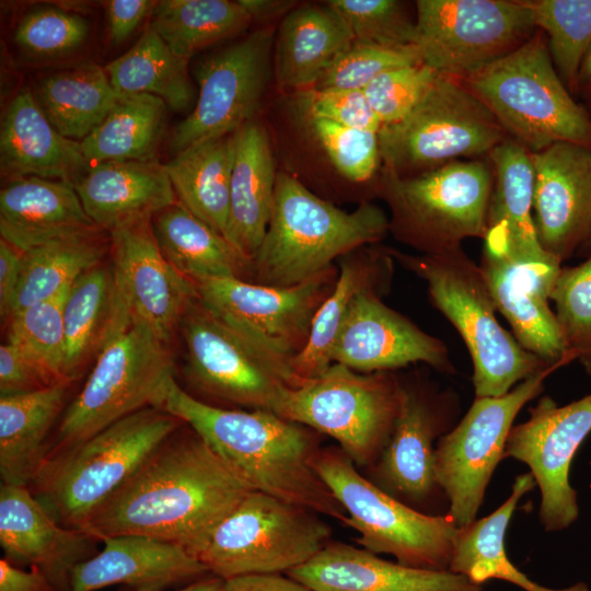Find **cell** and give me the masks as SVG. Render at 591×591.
I'll list each match as a JSON object with an SVG mask.
<instances>
[{
    "mask_svg": "<svg viewBox=\"0 0 591 591\" xmlns=\"http://www.w3.org/2000/svg\"><path fill=\"white\" fill-rule=\"evenodd\" d=\"M461 81L507 136L531 153L557 142L591 149V113L575 101L537 30L521 46Z\"/></svg>",
    "mask_w": 591,
    "mask_h": 591,
    "instance_id": "obj_6",
    "label": "cell"
},
{
    "mask_svg": "<svg viewBox=\"0 0 591 591\" xmlns=\"http://www.w3.org/2000/svg\"><path fill=\"white\" fill-rule=\"evenodd\" d=\"M382 169L407 176L457 160L487 158L507 134L460 80L438 74L402 120L381 126Z\"/></svg>",
    "mask_w": 591,
    "mask_h": 591,
    "instance_id": "obj_9",
    "label": "cell"
},
{
    "mask_svg": "<svg viewBox=\"0 0 591 591\" xmlns=\"http://www.w3.org/2000/svg\"><path fill=\"white\" fill-rule=\"evenodd\" d=\"M417 48L437 73L464 79L537 31L522 0H418Z\"/></svg>",
    "mask_w": 591,
    "mask_h": 591,
    "instance_id": "obj_15",
    "label": "cell"
},
{
    "mask_svg": "<svg viewBox=\"0 0 591 591\" xmlns=\"http://www.w3.org/2000/svg\"><path fill=\"white\" fill-rule=\"evenodd\" d=\"M547 40L554 67L575 94L582 60L591 46V0H522Z\"/></svg>",
    "mask_w": 591,
    "mask_h": 591,
    "instance_id": "obj_44",
    "label": "cell"
},
{
    "mask_svg": "<svg viewBox=\"0 0 591 591\" xmlns=\"http://www.w3.org/2000/svg\"><path fill=\"white\" fill-rule=\"evenodd\" d=\"M578 254L580 256H589L591 254V233H590L588 240L586 241V243L579 250Z\"/></svg>",
    "mask_w": 591,
    "mask_h": 591,
    "instance_id": "obj_61",
    "label": "cell"
},
{
    "mask_svg": "<svg viewBox=\"0 0 591 591\" xmlns=\"http://www.w3.org/2000/svg\"><path fill=\"white\" fill-rule=\"evenodd\" d=\"M72 185L86 215L107 230L177 202L164 163L157 160L99 163Z\"/></svg>",
    "mask_w": 591,
    "mask_h": 591,
    "instance_id": "obj_30",
    "label": "cell"
},
{
    "mask_svg": "<svg viewBox=\"0 0 591 591\" xmlns=\"http://www.w3.org/2000/svg\"><path fill=\"white\" fill-rule=\"evenodd\" d=\"M174 380L169 344L149 327L131 323L112 335L82 390L63 410L46 460L132 413L160 408Z\"/></svg>",
    "mask_w": 591,
    "mask_h": 591,
    "instance_id": "obj_8",
    "label": "cell"
},
{
    "mask_svg": "<svg viewBox=\"0 0 591 591\" xmlns=\"http://www.w3.org/2000/svg\"><path fill=\"white\" fill-rule=\"evenodd\" d=\"M181 425L158 407L132 413L47 459L32 493L59 524L83 531Z\"/></svg>",
    "mask_w": 591,
    "mask_h": 591,
    "instance_id": "obj_4",
    "label": "cell"
},
{
    "mask_svg": "<svg viewBox=\"0 0 591 591\" xmlns=\"http://www.w3.org/2000/svg\"><path fill=\"white\" fill-rule=\"evenodd\" d=\"M390 252L426 282L431 302L463 339L473 363L475 397L505 395L523 380L552 367L525 350L500 325L480 267L462 246L438 254Z\"/></svg>",
    "mask_w": 591,
    "mask_h": 591,
    "instance_id": "obj_5",
    "label": "cell"
},
{
    "mask_svg": "<svg viewBox=\"0 0 591 591\" xmlns=\"http://www.w3.org/2000/svg\"><path fill=\"white\" fill-rule=\"evenodd\" d=\"M186 424L254 490L343 523L347 514L314 468L309 428L271 410H236L197 399L174 380L160 406Z\"/></svg>",
    "mask_w": 591,
    "mask_h": 591,
    "instance_id": "obj_2",
    "label": "cell"
},
{
    "mask_svg": "<svg viewBox=\"0 0 591 591\" xmlns=\"http://www.w3.org/2000/svg\"><path fill=\"white\" fill-rule=\"evenodd\" d=\"M151 221L164 257L194 283L211 278L252 281V264L178 201L153 215Z\"/></svg>",
    "mask_w": 591,
    "mask_h": 591,
    "instance_id": "obj_36",
    "label": "cell"
},
{
    "mask_svg": "<svg viewBox=\"0 0 591 591\" xmlns=\"http://www.w3.org/2000/svg\"><path fill=\"white\" fill-rule=\"evenodd\" d=\"M331 532L317 512L251 490L213 530L197 558L223 580L286 573L316 555Z\"/></svg>",
    "mask_w": 591,
    "mask_h": 591,
    "instance_id": "obj_12",
    "label": "cell"
},
{
    "mask_svg": "<svg viewBox=\"0 0 591 591\" xmlns=\"http://www.w3.org/2000/svg\"><path fill=\"white\" fill-rule=\"evenodd\" d=\"M338 268L291 287L239 278L195 282L198 299L251 340L287 361L305 346L313 318L333 289ZM292 370V369H291Z\"/></svg>",
    "mask_w": 591,
    "mask_h": 591,
    "instance_id": "obj_18",
    "label": "cell"
},
{
    "mask_svg": "<svg viewBox=\"0 0 591 591\" xmlns=\"http://www.w3.org/2000/svg\"><path fill=\"white\" fill-rule=\"evenodd\" d=\"M89 24L81 15L57 8L30 12L18 24L15 43L28 54L54 57L73 51L83 44Z\"/></svg>",
    "mask_w": 591,
    "mask_h": 591,
    "instance_id": "obj_50",
    "label": "cell"
},
{
    "mask_svg": "<svg viewBox=\"0 0 591 591\" xmlns=\"http://www.w3.org/2000/svg\"><path fill=\"white\" fill-rule=\"evenodd\" d=\"M314 468L364 549L407 567L449 570L459 528L448 514H427L394 498L360 475L340 449H320Z\"/></svg>",
    "mask_w": 591,
    "mask_h": 591,
    "instance_id": "obj_11",
    "label": "cell"
},
{
    "mask_svg": "<svg viewBox=\"0 0 591 591\" xmlns=\"http://www.w3.org/2000/svg\"><path fill=\"white\" fill-rule=\"evenodd\" d=\"M151 220L140 218L109 230L114 306L104 343L139 323L169 344L185 310L198 297L196 285L162 254Z\"/></svg>",
    "mask_w": 591,
    "mask_h": 591,
    "instance_id": "obj_16",
    "label": "cell"
},
{
    "mask_svg": "<svg viewBox=\"0 0 591 591\" xmlns=\"http://www.w3.org/2000/svg\"><path fill=\"white\" fill-rule=\"evenodd\" d=\"M487 159L494 185L483 253L508 259L554 286L561 264L543 250L536 234L531 152L508 137Z\"/></svg>",
    "mask_w": 591,
    "mask_h": 591,
    "instance_id": "obj_23",
    "label": "cell"
},
{
    "mask_svg": "<svg viewBox=\"0 0 591 591\" xmlns=\"http://www.w3.org/2000/svg\"><path fill=\"white\" fill-rule=\"evenodd\" d=\"M68 290L19 310L8 318V341L30 356L54 383L66 382L62 309Z\"/></svg>",
    "mask_w": 591,
    "mask_h": 591,
    "instance_id": "obj_45",
    "label": "cell"
},
{
    "mask_svg": "<svg viewBox=\"0 0 591 591\" xmlns=\"http://www.w3.org/2000/svg\"><path fill=\"white\" fill-rule=\"evenodd\" d=\"M94 234L60 237L23 252L11 315L60 296L81 275L99 266L104 251Z\"/></svg>",
    "mask_w": 591,
    "mask_h": 591,
    "instance_id": "obj_41",
    "label": "cell"
},
{
    "mask_svg": "<svg viewBox=\"0 0 591 591\" xmlns=\"http://www.w3.org/2000/svg\"><path fill=\"white\" fill-rule=\"evenodd\" d=\"M174 434L83 532L97 542L116 535L147 536L198 556L218 524L254 489L195 431Z\"/></svg>",
    "mask_w": 591,
    "mask_h": 591,
    "instance_id": "obj_1",
    "label": "cell"
},
{
    "mask_svg": "<svg viewBox=\"0 0 591 591\" xmlns=\"http://www.w3.org/2000/svg\"><path fill=\"white\" fill-rule=\"evenodd\" d=\"M56 384L22 349L7 340L0 346V396L36 391Z\"/></svg>",
    "mask_w": 591,
    "mask_h": 591,
    "instance_id": "obj_53",
    "label": "cell"
},
{
    "mask_svg": "<svg viewBox=\"0 0 591 591\" xmlns=\"http://www.w3.org/2000/svg\"><path fill=\"white\" fill-rule=\"evenodd\" d=\"M346 22L354 40L403 48L415 45L416 25L397 0L326 1Z\"/></svg>",
    "mask_w": 591,
    "mask_h": 591,
    "instance_id": "obj_47",
    "label": "cell"
},
{
    "mask_svg": "<svg viewBox=\"0 0 591 591\" xmlns=\"http://www.w3.org/2000/svg\"><path fill=\"white\" fill-rule=\"evenodd\" d=\"M547 367L496 397H475L464 417L436 443L434 476L457 528L476 520L491 476L521 408L543 390Z\"/></svg>",
    "mask_w": 591,
    "mask_h": 591,
    "instance_id": "obj_14",
    "label": "cell"
},
{
    "mask_svg": "<svg viewBox=\"0 0 591 591\" xmlns=\"http://www.w3.org/2000/svg\"><path fill=\"white\" fill-rule=\"evenodd\" d=\"M157 2L149 0H112L107 3L111 40L120 44L140 25Z\"/></svg>",
    "mask_w": 591,
    "mask_h": 591,
    "instance_id": "obj_54",
    "label": "cell"
},
{
    "mask_svg": "<svg viewBox=\"0 0 591 591\" xmlns=\"http://www.w3.org/2000/svg\"><path fill=\"white\" fill-rule=\"evenodd\" d=\"M22 252L0 240V315L8 321L19 287Z\"/></svg>",
    "mask_w": 591,
    "mask_h": 591,
    "instance_id": "obj_55",
    "label": "cell"
},
{
    "mask_svg": "<svg viewBox=\"0 0 591 591\" xmlns=\"http://www.w3.org/2000/svg\"><path fill=\"white\" fill-rule=\"evenodd\" d=\"M529 414L524 422L511 428L505 456L529 466L541 493V523L548 532L559 531L579 514L569 471L580 444L591 432V393L565 406L545 396Z\"/></svg>",
    "mask_w": 591,
    "mask_h": 591,
    "instance_id": "obj_19",
    "label": "cell"
},
{
    "mask_svg": "<svg viewBox=\"0 0 591 591\" xmlns=\"http://www.w3.org/2000/svg\"><path fill=\"white\" fill-rule=\"evenodd\" d=\"M178 329L185 345V376L200 393L252 409L275 412L283 392L301 382L290 364L251 340L198 297Z\"/></svg>",
    "mask_w": 591,
    "mask_h": 591,
    "instance_id": "obj_13",
    "label": "cell"
},
{
    "mask_svg": "<svg viewBox=\"0 0 591 591\" xmlns=\"http://www.w3.org/2000/svg\"><path fill=\"white\" fill-rule=\"evenodd\" d=\"M590 106H591V104H590Z\"/></svg>",
    "mask_w": 591,
    "mask_h": 591,
    "instance_id": "obj_62",
    "label": "cell"
},
{
    "mask_svg": "<svg viewBox=\"0 0 591 591\" xmlns=\"http://www.w3.org/2000/svg\"><path fill=\"white\" fill-rule=\"evenodd\" d=\"M34 95L59 134L82 141L106 118L123 93L113 88L104 68L79 62L40 76Z\"/></svg>",
    "mask_w": 591,
    "mask_h": 591,
    "instance_id": "obj_37",
    "label": "cell"
},
{
    "mask_svg": "<svg viewBox=\"0 0 591 591\" xmlns=\"http://www.w3.org/2000/svg\"><path fill=\"white\" fill-rule=\"evenodd\" d=\"M306 125L332 164L345 178L362 183L381 164L379 136L322 118H305Z\"/></svg>",
    "mask_w": 591,
    "mask_h": 591,
    "instance_id": "obj_48",
    "label": "cell"
},
{
    "mask_svg": "<svg viewBox=\"0 0 591 591\" xmlns=\"http://www.w3.org/2000/svg\"><path fill=\"white\" fill-rule=\"evenodd\" d=\"M97 542L81 530L59 524L27 486L0 485V545L14 565L37 567L57 591H67L70 573L90 558Z\"/></svg>",
    "mask_w": 591,
    "mask_h": 591,
    "instance_id": "obj_24",
    "label": "cell"
},
{
    "mask_svg": "<svg viewBox=\"0 0 591 591\" xmlns=\"http://www.w3.org/2000/svg\"><path fill=\"white\" fill-rule=\"evenodd\" d=\"M114 306L112 267L96 266L69 288L62 309L65 332L63 376L70 383L90 356L101 349Z\"/></svg>",
    "mask_w": 591,
    "mask_h": 591,
    "instance_id": "obj_43",
    "label": "cell"
},
{
    "mask_svg": "<svg viewBox=\"0 0 591 591\" xmlns=\"http://www.w3.org/2000/svg\"><path fill=\"white\" fill-rule=\"evenodd\" d=\"M68 384L0 396L1 483H33L47 456L48 433L63 413Z\"/></svg>",
    "mask_w": 591,
    "mask_h": 591,
    "instance_id": "obj_34",
    "label": "cell"
},
{
    "mask_svg": "<svg viewBox=\"0 0 591 591\" xmlns=\"http://www.w3.org/2000/svg\"><path fill=\"white\" fill-rule=\"evenodd\" d=\"M390 232L385 212L364 201L344 211L278 172L270 220L252 263V282L291 287L334 267V260L381 241Z\"/></svg>",
    "mask_w": 591,
    "mask_h": 591,
    "instance_id": "obj_3",
    "label": "cell"
},
{
    "mask_svg": "<svg viewBox=\"0 0 591 591\" xmlns=\"http://www.w3.org/2000/svg\"><path fill=\"white\" fill-rule=\"evenodd\" d=\"M352 42L346 22L327 2L293 8L281 19L274 42L277 84L294 92L313 88Z\"/></svg>",
    "mask_w": 591,
    "mask_h": 591,
    "instance_id": "obj_32",
    "label": "cell"
},
{
    "mask_svg": "<svg viewBox=\"0 0 591 591\" xmlns=\"http://www.w3.org/2000/svg\"><path fill=\"white\" fill-rule=\"evenodd\" d=\"M438 74L424 63L399 67L381 73L362 91L381 126H387L409 114Z\"/></svg>",
    "mask_w": 591,
    "mask_h": 591,
    "instance_id": "obj_51",
    "label": "cell"
},
{
    "mask_svg": "<svg viewBox=\"0 0 591 591\" xmlns=\"http://www.w3.org/2000/svg\"><path fill=\"white\" fill-rule=\"evenodd\" d=\"M101 542V552L72 569L67 591H96L115 584L162 591L210 575L197 557L173 543L141 535H116Z\"/></svg>",
    "mask_w": 591,
    "mask_h": 591,
    "instance_id": "obj_25",
    "label": "cell"
},
{
    "mask_svg": "<svg viewBox=\"0 0 591 591\" xmlns=\"http://www.w3.org/2000/svg\"><path fill=\"white\" fill-rule=\"evenodd\" d=\"M0 591H57L37 567L24 570L7 558L0 559Z\"/></svg>",
    "mask_w": 591,
    "mask_h": 591,
    "instance_id": "obj_57",
    "label": "cell"
},
{
    "mask_svg": "<svg viewBox=\"0 0 591 591\" xmlns=\"http://www.w3.org/2000/svg\"><path fill=\"white\" fill-rule=\"evenodd\" d=\"M549 301L567 351L591 375V254L576 266L560 268Z\"/></svg>",
    "mask_w": 591,
    "mask_h": 591,
    "instance_id": "obj_46",
    "label": "cell"
},
{
    "mask_svg": "<svg viewBox=\"0 0 591 591\" xmlns=\"http://www.w3.org/2000/svg\"><path fill=\"white\" fill-rule=\"evenodd\" d=\"M277 173L265 127L254 119L236 130L225 239L251 264L268 228Z\"/></svg>",
    "mask_w": 591,
    "mask_h": 591,
    "instance_id": "obj_31",
    "label": "cell"
},
{
    "mask_svg": "<svg viewBox=\"0 0 591 591\" xmlns=\"http://www.w3.org/2000/svg\"><path fill=\"white\" fill-rule=\"evenodd\" d=\"M253 22L240 0H163L151 26L171 51L185 60L198 50L234 36Z\"/></svg>",
    "mask_w": 591,
    "mask_h": 591,
    "instance_id": "obj_42",
    "label": "cell"
},
{
    "mask_svg": "<svg viewBox=\"0 0 591 591\" xmlns=\"http://www.w3.org/2000/svg\"><path fill=\"white\" fill-rule=\"evenodd\" d=\"M286 575L314 591H482L450 570L407 567L340 542H328Z\"/></svg>",
    "mask_w": 591,
    "mask_h": 591,
    "instance_id": "obj_26",
    "label": "cell"
},
{
    "mask_svg": "<svg viewBox=\"0 0 591 591\" xmlns=\"http://www.w3.org/2000/svg\"><path fill=\"white\" fill-rule=\"evenodd\" d=\"M166 104L150 94H123L82 141L90 166L108 161H151L162 137Z\"/></svg>",
    "mask_w": 591,
    "mask_h": 591,
    "instance_id": "obj_40",
    "label": "cell"
},
{
    "mask_svg": "<svg viewBox=\"0 0 591 591\" xmlns=\"http://www.w3.org/2000/svg\"><path fill=\"white\" fill-rule=\"evenodd\" d=\"M385 289L371 287L352 299L332 348V362L361 373L424 363L454 374L445 344L387 306L381 299Z\"/></svg>",
    "mask_w": 591,
    "mask_h": 591,
    "instance_id": "obj_21",
    "label": "cell"
},
{
    "mask_svg": "<svg viewBox=\"0 0 591 591\" xmlns=\"http://www.w3.org/2000/svg\"><path fill=\"white\" fill-rule=\"evenodd\" d=\"M531 158L536 234L543 250L561 264L578 254L591 233V149L557 142Z\"/></svg>",
    "mask_w": 591,
    "mask_h": 591,
    "instance_id": "obj_22",
    "label": "cell"
},
{
    "mask_svg": "<svg viewBox=\"0 0 591 591\" xmlns=\"http://www.w3.org/2000/svg\"><path fill=\"white\" fill-rule=\"evenodd\" d=\"M575 93L580 94L591 104V46L580 66Z\"/></svg>",
    "mask_w": 591,
    "mask_h": 591,
    "instance_id": "obj_59",
    "label": "cell"
},
{
    "mask_svg": "<svg viewBox=\"0 0 591 591\" xmlns=\"http://www.w3.org/2000/svg\"><path fill=\"white\" fill-rule=\"evenodd\" d=\"M97 229L69 182L27 176L10 179L1 188V237L22 253Z\"/></svg>",
    "mask_w": 591,
    "mask_h": 591,
    "instance_id": "obj_28",
    "label": "cell"
},
{
    "mask_svg": "<svg viewBox=\"0 0 591 591\" xmlns=\"http://www.w3.org/2000/svg\"><path fill=\"white\" fill-rule=\"evenodd\" d=\"M393 256L390 248L367 245L339 258L337 280L318 308L303 349L290 360L302 383L323 374L332 364V348L352 299L371 287L389 288Z\"/></svg>",
    "mask_w": 591,
    "mask_h": 591,
    "instance_id": "obj_33",
    "label": "cell"
},
{
    "mask_svg": "<svg viewBox=\"0 0 591 591\" xmlns=\"http://www.w3.org/2000/svg\"><path fill=\"white\" fill-rule=\"evenodd\" d=\"M223 579L213 575H208L198 580L189 582L185 588L176 591H220Z\"/></svg>",
    "mask_w": 591,
    "mask_h": 591,
    "instance_id": "obj_60",
    "label": "cell"
},
{
    "mask_svg": "<svg viewBox=\"0 0 591 591\" xmlns=\"http://www.w3.org/2000/svg\"><path fill=\"white\" fill-rule=\"evenodd\" d=\"M235 132L194 144L164 163L177 201L225 237Z\"/></svg>",
    "mask_w": 591,
    "mask_h": 591,
    "instance_id": "obj_38",
    "label": "cell"
},
{
    "mask_svg": "<svg viewBox=\"0 0 591 591\" xmlns=\"http://www.w3.org/2000/svg\"><path fill=\"white\" fill-rule=\"evenodd\" d=\"M187 65L148 24L137 43L104 69L117 92L154 95L173 111L183 112L195 96Z\"/></svg>",
    "mask_w": 591,
    "mask_h": 591,
    "instance_id": "obj_39",
    "label": "cell"
},
{
    "mask_svg": "<svg viewBox=\"0 0 591 591\" xmlns=\"http://www.w3.org/2000/svg\"><path fill=\"white\" fill-rule=\"evenodd\" d=\"M417 63L422 61L415 46L390 48L354 40L313 88L363 90L385 71Z\"/></svg>",
    "mask_w": 591,
    "mask_h": 591,
    "instance_id": "obj_49",
    "label": "cell"
},
{
    "mask_svg": "<svg viewBox=\"0 0 591 591\" xmlns=\"http://www.w3.org/2000/svg\"><path fill=\"white\" fill-rule=\"evenodd\" d=\"M493 185L494 169L484 158L407 176L382 169L378 190L394 237L420 254H438L485 239Z\"/></svg>",
    "mask_w": 591,
    "mask_h": 591,
    "instance_id": "obj_7",
    "label": "cell"
},
{
    "mask_svg": "<svg viewBox=\"0 0 591 591\" xmlns=\"http://www.w3.org/2000/svg\"><path fill=\"white\" fill-rule=\"evenodd\" d=\"M497 311L511 326L517 341L552 366L573 361L549 306L553 286L508 259L482 253L479 264Z\"/></svg>",
    "mask_w": 591,
    "mask_h": 591,
    "instance_id": "obj_29",
    "label": "cell"
},
{
    "mask_svg": "<svg viewBox=\"0 0 591 591\" xmlns=\"http://www.w3.org/2000/svg\"><path fill=\"white\" fill-rule=\"evenodd\" d=\"M536 486L530 473L519 475L508 499L494 512L459 528L454 540L449 570L482 586L490 579L510 582L524 591H589L579 582L568 588L541 586L520 571L508 558L506 532L519 500Z\"/></svg>",
    "mask_w": 591,
    "mask_h": 591,
    "instance_id": "obj_35",
    "label": "cell"
},
{
    "mask_svg": "<svg viewBox=\"0 0 591 591\" xmlns=\"http://www.w3.org/2000/svg\"><path fill=\"white\" fill-rule=\"evenodd\" d=\"M399 403V378L361 373L333 363L323 374L288 387L278 416L335 439L358 466H373L386 447Z\"/></svg>",
    "mask_w": 591,
    "mask_h": 591,
    "instance_id": "obj_10",
    "label": "cell"
},
{
    "mask_svg": "<svg viewBox=\"0 0 591 591\" xmlns=\"http://www.w3.org/2000/svg\"><path fill=\"white\" fill-rule=\"evenodd\" d=\"M0 161L10 179L35 176L73 184L90 169L80 141L59 134L27 90L15 94L4 114Z\"/></svg>",
    "mask_w": 591,
    "mask_h": 591,
    "instance_id": "obj_27",
    "label": "cell"
},
{
    "mask_svg": "<svg viewBox=\"0 0 591 591\" xmlns=\"http://www.w3.org/2000/svg\"><path fill=\"white\" fill-rule=\"evenodd\" d=\"M457 413L454 392L431 391L399 379L398 413L373 465L374 484L409 507L441 491L434 476V442L450 430Z\"/></svg>",
    "mask_w": 591,
    "mask_h": 591,
    "instance_id": "obj_20",
    "label": "cell"
},
{
    "mask_svg": "<svg viewBox=\"0 0 591 591\" xmlns=\"http://www.w3.org/2000/svg\"><path fill=\"white\" fill-rule=\"evenodd\" d=\"M274 42V28L262 27L196 67L198 99L172 132V155L254 120L273 71Z\"/></svg>",
    "mask_w": 591,
    "mask_h": 591,
    "instance_id": "obj_17",
    "label": "cell"
},
{
    "mask_svg": "<svg viewBox=\"0 0 591 591\" xmlns=\"http://www.w3.org/2000/svg\"><path fill=\"white\" fill-rule=\"evenodd\" d=\"M296 103L303 118H322L375 132L381 128L362 90L309 88L296 91Z\"/></svg>",
    "mask_w": 591,
    "mask_h": 591,
    "instance_id": "obj_52",
    "label": "cell"
},
{
    "mask_svg": "<svg viewBox=\"0 0 591 591\" xmlns=\"http://www.w3.org/2000/svg\"><path fill=\"white\" fill-rule=\"evenodd\" d=\"M250 14L252 21H270L277 16H285L296 8L294 1L288 0H240Z\"/></svg>",
    "mask_w": 591,
    "mask_h": 591,
    "instance_id": "obj_58",
    "label": "cell"
},
{
    "mask_svg": "<svg viewBox=\"0 0 591 591\" xmlns=\"http://www.w3.org/2000/svg\"><path fill=\"white\" fill-rule=\"evenodd\" d=\"M220 591H314L286 573L246 575L223 580Z\"/></svg>",
    "mask_w": 591,
    "mask_h": 591,
    "instance_id": "obj_56",
    "label": "cell"
}]
</instances>
